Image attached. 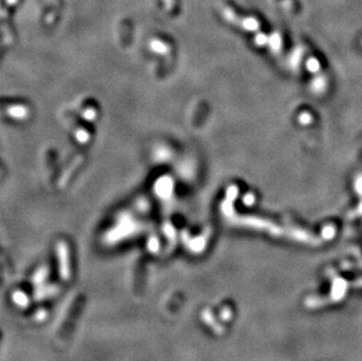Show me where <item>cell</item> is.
Returning <instances> with one entry per match:
<instances>
[{"mask_svg": "<svg viewBox=\"0 0 362 361\" xmlns=\"http://www.w3.org/2000/svg\"><path fill=\"white\" fill-rule=\"evenodd\" d=\"M299 121L302 122V124H309L312 122V116L309 113H302V114L299 116Z\"/></svg>", "mask_w": 362, "mask_h": 361, "instance_id": "7", "label": "cell"}, {"mask_svg": "<svg viewBox=\"0 0 362 361\" xmlns=\"http://www.w3.org/2000/svg\"><path fill=\"white\" fill-rule=\"evenodd\" d=\"M232 18L235 19L236 22H238L239 25L241 26V27L244 28V30L246 31H257L258 28H259V22H258L256 19L253 18H243V19H238L236 15L234 14L232 15Z\"/></svg>", "mask_w": 362, "mask_h": 361, "instance_id": "1", "label": "cell"}, {"mask_svg": "<svg viewBox=\"0 0 362 361\" xmlns=\"http://www.w3.org/2000/svg\"><path fill=\"white\" fill-rule=\"evenodd\" d=\"M311 88L315 94H321V93H324L326 88H327V79H326V76L325 75L315 76V79L313 80L311 83Z\"/></svg>", "mask_w": 362, "mask_h": 361, "instance_id": "2", "label": "cell"}, {"mask_svg": "<svg viewBox=\"0 0 362 361\" xmlns=\"http://www.w3.org/2000/svg\"><path fill=\"white\" fill-rule=\"evenodd\" d=\"M254 201H256V198H254V195H252V193H246L243 197V203L247 206L253 204Z\"/></svg>", "mask_w": 362, "mask_h": 361, "instance_id": "8", "label": "cell"}, {"mask_svg": "<svg viewBox=\"0 0 362 361\" xmlns=\"http://www.w3.org/2000/svg\"><path fill=\"white\" fill-rule=\"evenodd\" d=\"M269 45L272 52H274V53H279L281 51V38L278 34H274L273 37H271L269 39Z\"/></svg>", "mask_w": 362, "mask_h": 361, "instance_id": "3", "label": "cell"}, {"mask_svg": "<svg viewBox=\"0 0 362 361\" xmlns=\"http://www.w3.org/2000/svg\"><path fill=\"white\" fill-rule=\"evenodd\" d=\"M269 37H267L266 34L264 33H259L256 35V39H254V43H256V45H258V46H265V45L269 44Z\"/></svg>", "mask_w": 362, "mask_h": 361, "instance_id": "6", "label": "cell"}, {"mask_svg": "<svg viewBox=\"0 0 362 361\" xmlns=\"http://www.w3.org/2000/svg\"><path fill=\"white\" fill-rule=\"evenodd\" d=\"M302 52H299V50H297L296 52H294L293 57L290 58V64L292 68H297L298 63H300V60H302Z\"/></svg>", "mask_w": 362, "mask_h": 361, "instance_id": "5", "label": "cell"}, {"mask_svg": "<svg viewBox=\"0 0 362 361\" xmlns=\"http://www.w3.org/2000/svg\"><path fill=\"white\" fill-rule=\"evenodd\" d=\"M306 68L311 73H318L320 72V62L315 58H309L306 62Z\"/></svg>", "mask_w": 362, "mask_h": 361, "instance_id": "4", "label": "cell"}]
</instances>
